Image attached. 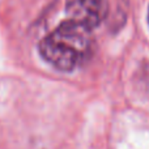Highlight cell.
Listing matches in <instances>:
<instances>
[{
	"mask_svg": "<svg viewBox=\"0 0 149 149\" xmlns=\"http://www.w3.org/2000/svg\"><path fill=\"white\" fill-rule=\"evenodd\" d=\"M93 50L92 30L73 20L62 22L39 43L41 56L63 72H71L85 64Z\"/></svg>",
	"mask_w": 149,
	"mask_h": 149,
	"instance_id": "obj_1",
	"label": "cell"
},
{
	"mask_svg": "<svg viewBox=\"0 0 149 149\" xmlns=\"http://www.w3.org/2000/svg\"><path fill=\"white\" fill-rule=\"evenodd\" d=\"M65 12L70 20L93 30L105 21L109 13V0H67Z\"/></svg>",
	"mask_w": 149,
	"mask_h": 149,
	"instance_id": "obj_2",
	"label": "cell"
},
{
	"mask_svg": "<svg viewBox=\"0 0 149 149\" xmlns=\"http://www.w3.org/2000/svg\"><path fill=\"white\" fill-rule=\"evenodd\" d=\"M148 24H149V8H148Z\"/></svg>",
	"mask_w": 149,
	"mask_h": 149,
	"instance_id": "obj_3",
	"label": "cell"
}]
</instances>
